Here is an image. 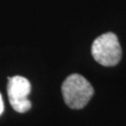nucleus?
Instances as JSON below:
<instances>
[{
	"label": "nucleus",
	"instance_id": "obj_1",
	"mask_svg": "<svg viewBox=\"0 0 126 126\" xmlns=\"http://www.w3.org/2000/svg\"><path fill=\"white\" fill-rule=\"evenodd\" d=\"M61 89L65 104L73 109L85 107L94 96L93 85L79 74L69 75L63 82Z\"/></svg>",
	"mask_w": 126,
	"mask_h": 126
},
{
	"label": "nucleus",
	"instance_id": "obj_2",
	"mask_svg": "<svg viewBox=\"0 0 126 126\" xmlns=\"http://www.w3.org/2000/svg\"><path fill=\"white\" fill-rule=\"evenodd\" d=\"M92 55L99 64L115 66L122 57L121 45L113 33H105L94 39L92 45Z\"/></svg>",
	"mask_w": 126,
	"mask_h": 126
},
{
	"label": "nucleus",
	"instance_id": "obj_3",
	"mask_svg": "<svg viewBox=\"0 0 126 126\" xmlns=\"http://www.w3.org/2000/svg\"><path fill=\"white\" fill-rule=\"evenodd\" d=\"M31 82L22 76H15L9 78L7 83V94L10 104L17 112H26L32 107V103L29 100L31 94Z\"/></svg>",
	"mask_w": 126,
	"mask_h": 126
},
{
	"label": "nucleus",
	"instance_id": "obj_4",
	"mask_svg": "<svg viewBox=\"0 0 126 126\" xmlns=\"http://www.w3.org/2000/svg\"><path fill=\"white\" fill-rule=\"evenodd\" d=\"M3 109H4V106H3L2 97H1V94H0V116L2 115V112H3Z\"/></svg>",
	"mask_w": 126,
	"mask_h": 126
}]
</instances>
